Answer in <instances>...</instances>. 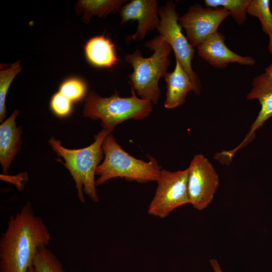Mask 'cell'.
Wrapping results in <instances>:
<instances>
[{
    "label": "cell",
    "mask_w": 272,
    "mask_h": 272,
    "mask_svg": "<svg viewBox=\"0 0 272 272\" xmlns=\"http://www.w3.org/2000/svg\"><path fill=\"white\" fill-rule=\"evenodd\" d=\"M50 234L28 201L10 217L0 240V272H27L40 247L47 246Z\"/></svg>",
    "instance_id": "cell-1"
},
{
    "label": "cell",
    "mask_w": 272,
    "mask_h": 272,
    "mask_svg": "<svg viewBox=\"0 0 272 272\" xmlns=\"http://www.w3.org/2000/svg\"><path fill=\"white\" fill-rule=\"evenodd\" d=\"M145 46L154 51L150 57H143L137 49L126 54L124 59L133 67L129 75L131 88L140 98L157 104L161 94L159 81L171 64L169 56L172 49L159 35L146 42Z\"/></svg>",
    "instance_id": "cell-2"
},
{
    "label": "cell",
    "mask_w": 272,
    "mask_h": 272,
    "mask_svg": "<svg viewBox=\"0 0 272 272\" xmlns=\"http://www.w3.org/2000/svg\"><path fill=\"white\" fill-rule=\"evenodd\" d=\"M109 133L111 132L103 128L94 135L92 144L79 149L65 148L61 145L60 141L53 137L48 141L57 155L64 159L65 163L62 164L72 175L75 182L78 197L82 203L85 202L84 193L93 201H99L95 175L104 154L102 148L103 142Z\"/></svg>",
    "instance_id": "cell-3"
},
{
    "label": "cell",
    "mask_w": 272,
    "mask_h": 272,
    "mask_svg": "<svg viewBox=\"0 0 272 272\" xmlns=\"http://www.w3.org/2000/svg\"><path fill=\"white\" fill-rule=\"evenodd\" d=\"M102 148L104 159L96 170V186L117 177L139 183L157 180L162 169L154 157L148 156V162L135 158L122 149L111 133L104 139Z\"/></svg>",
    "instance_id": "cell-4"
},
{
    "label": "cell",
    "mask_w": 272,
    "mask_h": 272,
    "mask_svg": "<svg viewBox=\"0 0 272 272\" xmlns=\"http://www.w3.org/2000/svg\"><path fill=\"white\" fill-rule=\"evenodd\" d=\"M131 93L128 97H121L117 93L102 97L90 91L85 99L83 115L92 120L100 119L103 128L111 133L125 120L148 117L152 111L153 103L139 98L132 88Z\"/></svg>",
    "instance_id": "cell-5"
},
{
    "label": "cell",
    "mask_w": 272,
    "mask_h": 272,
    "mask_svg": "<svg viewBox=\"0 0 272 272\" xmlns=\"http://www.w3.org/2000/svg\"><path fill=\"white\" fill-rule=\"evenodd\" d=\"M158 14L160 25L157 30L159 35L171 47L175 58L190 77L195 89L194 93L199 95L201 82L191 65L194 49L182 33V27L178 22L179 14L174 2L168 1L164 6L158 8Z\"/></svg>",
    "instance_id": "cell-6"
},
{
    "label": "cell",
    "mask_w": 272,
    "mask_h": 272,
    "mask_svg": "<svg viewBox=\"0 0 272 272\" xmlns=\"http://www.w3.org/2000/svg\"><path fill=\"white\" fill-rule=\"evenodd\" d=\"M187 179V168L176 171L162 169L156 180L155 194L148 209V214L164 218L176 208L189 203Z\"/></svg>",
    "instance_id": "cell-7"
},
{
    "label": "cell",
    "mask_w": 272,
    "mask_h": 272,
    "mask_svg": "<svg viewBox=\"0 0 272 272\" xmlns=\"http://www.w3.org/2000/svg\"><path fill=\"white\" fill-rule=\"evenodd\" d=\"M187 170L189 203L197 210H203L212 202L218 188V174L211 162L201 154L194 156Z\"/></svg>",
    "instance_id": "cell-8"
},
{
    "label": "cell",
    "mask_w": 272,
    "mask_h": 272,
    "mask_svg": "<svg viewBox=\"0 0 272 272\" xmlns=\"http://www.w3.org/2000/svg\"><path fill=\"white\" fill-rule=\"evenodd\" d=\"M229 15L230 13L223 8H204L195 4L179 17L178 22L184 29L190 44L197 48L218 31L220 24Z\"/></svg>",
    "instance_id": "cell-9"
},
{
    "label": "cell",
    "mask_w": 272,
    "mask_h": 272,
    "mask_svg": "<svg viewBox=\"0 0 272 272\" xmlns=\"http://www.w3.org/2000/svg\"><path fill=\"white\" fill-rule=\"evenodd\" d=\"M119 12L121 24L138 21L136 31L130 37L135 41L142 40L148 32L157 29L160 25L156 0H132L124 4Z\"/></svg>",
    "instance_id": "cell-10"
},
{
    "label": "cell",
    "mask_w": 272,
    "mask_h": 272,
    "mask_svg": "<svg viewBox=\"0 0 272 272\" xmlns=\"http://www.w3.org/2000/svg\"><path fill=\"white\" fill-rule=\"evenodd\" d=\"M246 99L257 100L261 106L260 110L243 141L235 148L227 151V155L230 158H233L238 150L252 141L255 135V131L269 118L272 117V80L264 73L256 76L253 79L252 89L247 94Z\"/></svg>",
    "instance_id": "cell-11"
},
{
    "label": "cell",
    "mask_w": 272,
    "mask_h": 272,
    "mask_svg": "<svg viewBox=\"0 0 272 272\" xmlns=\"http://www.w3.org/2000/svg\"><path fill=\"white\" fill-rule=\"evenodd\" d=\"M225 39L222 33H215L197 47L199 56L213 66L219 69L225 68L231 63L250 66L255 64V60L252 57L241 56L229 49Z\"/></svg>",
    "instance_id": "cell-12"
},
{
    "label": "cell",
    "mask_w": 272,
    "mask_h": 272,
    "mask_svg": "<svg viewBox=\"0 0 272 272\" xmlns=\"http://www.w3.org/2000/svg\"><path fill=\"white\" fill-rule=\"evenodd\" d=\"M19 113V110H15L0 125V163L5 175L21 148L22 127H17L16 123Z\"/></svg>",
    "instance_id": "cell-13"
},
{
    "label": "cell",
    "mask_w": 272,
    "mask_h": 272,
    "mask_svg": "<svg viewBox=\"0 0 272 272\" xmlns=\"http://www.w3.org/2000/svg\"><path fill=\"white\" fill-rule=\"evenodd\" d=\"M175 59L174 70L172 72H167L163 77L166 83V98L164 106L167 109L174 108L183 104L188 93L195 92L190 77L179 60Z\"/></svg>",
    "instance_id": "cell-14"
},
{
    "label": "cell",
    "mask_w": 272,
    "mask_h": 272,
    "mask_svg": "<svg viewBox=\"0 0 272 272\" xmlns=\"http://www.w3.org/2000/svg\"><path fill=\"white\" fill-rule=\"evenodd\" d=\"M84 50L88 60L96 66L111 67L119 60L113 43L104 35L90 38Z\"/></svg>",
    "instance_id": "cell-15"
},
{
    "label": "cell",
    "mask_w": 272,
    "mask_h": 272,
    "mask_svg": "<svg viewBox=\"0 0 272 272\" xmlns=\"http://www.w3.org/2000/svg\"><path fill=\"white\" fill-rule=\"evenodd\" d=\"M126 0H86L79 1V6L84 11L83 18L89 21L93 15L105 17L110 13L119 11Z\"/></svg>",
    "instance_id": "cell-16"
},
{
    "label": "cell",
    "mask_w": 272,
    "mask_h": 272,
    "mask_svg": "<svg viewBox=\"0 0 272 272\" xmlns=\"http://www.w3.org/2000/svg\"><path fill=\"white\" fill-rule=\"evenodd\" d=\"M251 2V0H205L204 3L209 8L220 7L225 9L230 13L234 21L241 25L246 19Z\"/></svg>",
    "instance_id": "cell-17"
},
{
    "label": "cell",
    "mask_w": 272,
    "mask_h": 272,
    "mask_svg": "<svg viewBox=\"0 0 272 272\" xmlns=\"http://www.w3.org/2000/svg\"><path fill=\"white\" fill-rule=\"evenodd\" d=\"M33 266L36 272H65L59 259L45 246L39 248Z\"/></svg>",
    "instance_id": "cell-18"
},
{
    "label": "cell",
    "mask_w": 272,
    "mask_h": 272,
    "mask_svg": "<svg viewBox=\"0 0 272 272\" xmlns=\"http://www.w3.org/2000/svg\"><path fill=\"white\" fill-rule=\"evenodd\" d=\"M269 0H251L247 14L258 18L264 32L268 35L272 33V13Z\"/></svg>",
    "instance_id": "cell-19"
},
{
    "label": "cell",
    "mask_w": 272,
    "mask_h": 272,
    "mask_svg": "<svg viewBox=\"0 0 272 272\" xmlns=\"http://www.w3.org/2000/svg\"><path fill=\"white\" fill-rule=\"evenodd\" d=\"M22 67L17 61L6 70L0 71V121L3 122L6 117V99L10 85L21 71Z\"/></svg>",
    "instance_id": "cell-20"
},
{
    "label": "cell",
    "mask_w": 272,
    "mask_h": 272,
    "mask_svg": "<svg viewBox=\"0 0 272 272\" xmlns=\"http://www.w3.org/2000/svg\"><path fill=\"white\" fill-rule=\"evenodd\" d=\"M58 92L72 102H76L81 100L85 96L86 86L84 82L79 79L70 78L61 83Z\"/></svg>",
    "instance_id": "cell-21"
},
{
    "label": "cell",
    "mask_w": 272,
    "mask_h": 272,
    "mask_svg": "<svg viewBox=\"0 0 272 272\" xmlns=\"http://www.w3.org/2000/svg\"><path fill=\"white\" fill-rule=\"evenodd\" d=\"M50 107L52 112L57 116L65 117L69 115L72 109V102L59 92L52 96Z\"/></svg>",
    "instance_id": "cell-22"
},
{
    "label": "cell",
    "mask_w": 272,
    "mask_h": 272,
    "mask_svg": "<svg viewBox=\"0 0 272 272\" xmlns=\"http://www.w3.org/2000/svg\"><path fill=\"white\" fill-rule=\"evenodd\" d=\"M210 261L214 272H223L216 259H211Z\"/></svg>",
    "instance_id": "cell-23"
},
{
    "label": "cell",
    "mask_w": 272,
    "mask_h": 272,
    "mask_svg": "<svg viewBox=\"0 0 272 272\" xmlns=\"http://www.w3.org/2000/svg\"><path fill=\"white\" fill-rule=\"evenodd\" d=\"M264 73L268 78L272 80V63L265 69Z\"/></svg>",
    "instance_id": "cell-24"
},
{
    "label": "cell",
    "mask_w": 272,
    "mask_h": 272,
    "mask_svg": "<svg viewBox=\"0 0 272 272\" xmlns=\"http://www.w3.org/2000/svg\"><path fill=\"white\" fill-rule=\"evenodd\" d=\"M268 49L269 52L271 54H272V33L269 36V43L268 45Z\"/></svg>",
    "instance_id": "cell-25"
},
{
    "label": "cell",
    "mask_w": 272,
    "mask_h": 272,
    "mask_svg": "<svg viewBox=\"0 0 272 272\" xmlns=\"http://www.w3.org/2000/svg\"><path fill=\"white\" fill-rule=\"evenodd\" d=\"M27 272H36L33 266H32L29 268Z\"/></svg>",
    "instance_id": "cell-26"
}]
</instances>
